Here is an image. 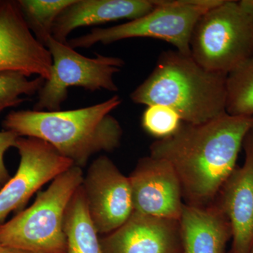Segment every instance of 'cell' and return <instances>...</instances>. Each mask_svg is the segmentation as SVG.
Returning a JSON list of instances; mask_svg holds the SVG:
<instances>
[{
  "mask_svg": "<svg viewBox=\"0 0 253 253\" xmlns=\"http://www.w3.org/2000/svg\"><path fill=\"white\" fill-rule=\"evenodd\" d=\"M191 56L212 72L229 74L253 54V0H221L195 25Z\"/></svg>",
  "mask_w": 253,
  "mask_h": 253,
  "instance_id": "cell-5",
  "label": "cell"
},
{
  "mask_svg": "<svg viewBox=\"0 0 253 253\" xmlns=\"http://www.w3.org/2000/svg\"><path fill=\"white\" fill-rule=\"evenodd\" d=\"M182 123L175 111L163 105L148 106L141 117V126L144 130L157 138V140L175 134Z\"/></svg>",
  "mask_w": 253,
  "mask_h": 253,
  "instance_id": "cell-20",
  "label": "cell"
},
{
  "mask_svg": "<svg viewBox=\"0 0 253 253\" xmlns=\"http://www.w3.org/2000/svg\"><path fill=\"white\" fill-rule=\"evenodd\" d=\"M45 46L51 55L52 66L49 79L38 92L34 110L59 111L73 86L91 91L118 90L114 76L124 66L123 59L99 54L86 57L53 37L47 40Z\"/></svg>",
  "mask_w": 253,
  "mask_h": 253,
  "instance_id": "cell-7",
  "label": "cell"
},
{
  "mask_svg": "<svg viewBox=\"0 0 253 253\" xmlns=\"http://www.w3.org/2000/svg\"><path fill=\"white\" fill-rule=\"evenodd\" d=\"M86 206L99 234L116 231L134 212L129 177L106 156L96 158L83 179Z\"/></svg>",
  "mask_w": 253,
  "mask_h": 253,
  "instance_id": "cell-9",
  "label": "cell"
},
{
  "mask_svg": "<svg viewBox=\"0 0 253 253\" xmlns=\"http://www.w3.org/2000/svg\"><path fill=\"white\" fill-rule=\"evenodd\" d=\"M128 177L134 212L179 220L184 205L182 189L168 161L151 156L141 158Z\"/></svg>",
  "mask_w": 253,
  "mask_h": 253,
  "instance_id": "cell-11",
  "label": "cell"
},
{
  "mask_svg": "<svg viewBox=\"0 0 253 253\" xmlns=\"http://www.w3.org/2000/svg\"><path fill=\"white\" fill-rule=\"evenodd\" d=\"M122 100L114 95L104 102L68 111H11L2 122L4 130L18 136L41 139L74 166L84 167L93 155L119 147L123 131L111 114Z\"/></svg>",
  "mask_w": 253,
  "mask_h": 253,
  "instance_id": "cell-2",
  "label": "cell"
},
{
  "mask_svg": "<svg viewBox=\"0 0 253 253\" xmlns=\"http://www.w3.org/2000/svg\"><path fill=\"white\" fill-rule=\"evenodd\" d=\"M16 174L0 189V224L11 212L22 209L35 193L74 166L51 145L34 137L19 136Z\"/></svg>",
  "mask_w": 253,
  "mask_h": 253,
  "instance_id": "cell-8",
  "label": "cell"
},
{
  "mask_svg": "<svg viewBox=\"0 0 253 253\" xmlns=\"http://www.w3.org/2000/svg\"><path fill=\"white\" fill-rule=\"evenodd\" d=\"M179 221L184 253H224L231 239L230 223L215 203L206 207L184 204Z\"/></svg>",
  "mask_w": 253,
  "mask_h": 253,
  "instance_id": "cell-15",
  "label": "cell"
},
{
  "mask_svg": "<svg viewBox=\"0 0 253 253\" xmlns=\"http://www.w3.org/2000/svg\"></svg>",
  "mask_w": 253,
  "mask_h": 253,
  "instance_id": "cell-25",
  "label": "cell"
},
{
  "mask_svg": "<svg viewBox=\"0 0 253 253\" xmlns=\"http://www.w3.org/2000/svg\"><path fill=\"white\" fill-rule=\"evenodd\" d=\"M68 253H104L86 206L82 185L68 205L64 218Z\"/></svg>",
  "mask_w": 253,
  "mask_h": 253,
  "instance_id": "cell-16",
  "label": "cell"
},
{
  "mask_svg": "<svg viewBox=\"0 0 253 253\" xmlns=\"http://www.w3.org/2000/svg\"><path fill=\"white\" fill-rule=\"evenodd\" d=\"M19 137L11 131H0V189L11 179L4 164L5 153L10 148L16 146V141Z\"/></svg>",
  "mask_w": 253,
  "mask_h": 253,
  "instance_id": "cell-21",
  "label": "cell"
},
{
  "mask_svg": "<svg viewBox=\"0 0 253 253\" xmlns=\"http://www.w3.org/2000/svg\"><path fill=\"white\" fill-rule=\"evenodd\" d=\"M2 253H30L28 252H25V251H19V250L6 249L4 248V251Z\"/></svg>",
  "mask_w": 253,
  "mask_h": 253,
  "instance_id": "cell-22",
  "label": "cell"
},
{
  "mask_svg": "<svg viewBox=\"0 0 253 253\" xmlns=\"http://www.w3.org/2000/svg\"><path fill=\"white\" fill-rule=\"evenodd\" d=\"M75 0H18L17 3L28 27L35 37L45 46L52 37L56 18Z\"/></svg>",
  "mask_w": 253,
  "mask_h": 253,
  "instance_id": "cell-18",
  "label": "cell"
},
{
  "mask_svg": "<svg viewBox=\"0 0 253 253\" xmlns=\"http://www.w3.org/2000/svg\"><path fill=\"white\" fill-rule=\"evenodd\" d=\"M45 80L27 76L16 71L0 72V113L8 108L16 107L26 101V96L39 92Z\"/></svg>",
  "mask_w": 253,
  "mask_h": 253,
  "instance_id": "cell-19",
  "label": "cell"
},
{
  "mask_svg": "<svg viewBox=\"0 0 253 253\" xmlns=\"http://www.w3.org/2000/svg\"><path fill=\"white\" fill-rule=\"evenodd\" d=\"M158 0H75L56 18L52 37L67 43L77 28L121 19L129 21L142 17L157 6Z\"/></svg>",
  "mask_w": 253,
  "mask_h": 253,
  "instance_id": "cell-14",
  "label": "cell"
},
{
  "mask_svg": "<svg viewBox=\"0 0 253 253\" xmlns=\"http://www.w3.org/2000/svg\"><path fill=\"white\" fill-rule=\"evenodd\" d=\"M226 80L227 74L208 71L191 56L168 50L130 98L136 104L168 106L183 123L202 124L226 113Z\"/></svg>",
  "mask_w": 253,
  "mask_h": 253,
  "instance_id": "cell-3",
  "label": "cell"
},
{
  "mask_svg": "<svg viewBox=\"0 0 253 253\" xmlns=\"http://www.w3.org/2000/svg\"><path fill=\"white\" fill-rule=\"evenodd\" d=\"M226 113L253 117V54L227 75Z\"/></svg>",
  "mask_w": 253,
  "mask_h": 253,
  "instance_id": "cell-17",
  "label": "cell"
},
{
  "mask_svg": "<svg viewBox=\"0 0 253 253\" xmlns=\"http://www.w3.org/2000/svg\"><path fill=\"white\" fill-rule=\"evenodd\" d=\"M4 248L2 246H1V244H0V253H2L3 251H4Z\"/></svg>",
  "mask_w": 253,
  "mask_h": 253,
  "instance_id": "cell-23",
  "label": "cell"
},
{
  "mask_svg": "<svg viewBox=\"0 0 253 253\" xmlns=\"http://www.w3.org/2000/svg\"><path fill=\"white\" fill-rule=\"evenodd\" d=\"M104 253H183L179 220L133 212L101 241Z\"/></svg>",
  "mask_w": 253,
  "mask_h": 253,
  "instance_id": "cell-13",
  "label": "cell"
},
{
  "mask_svg": "<svg viewBox=\"0 0 253 253\" xmlns=\"http://www.w3.org/2000/svg\"><path fill=\"white\" fill-rule=\"evenodd\" d=\"M221 0H158L153 11L136 19L112 26L97 28L88 34L72 38L73 49H88L98 43L108 44L123 40L149 38L167 42L181 54L191 56L190 40L195 25L208 10Z\"/></svg>",
  "mask_w": 253,
  "mask_h": 253,
  "instance_id": "cell-6",
  "label": "cell"
},
{
  "mask_svg": "<svg viewBox=\"0 0 253 253\" xmlns=\"http://www.w3.org/2000/svg\"></svg>",
  "mask_w": 253,
  "mask_h": 253,
  "instance_id": "cell-26",
  "label": "cell"
},
{
  "mask_svg": "<svg viewBox=\"0 0 253 253\" xmlns=\"http://www.w3.org/2000/svg\"><path fill=\"white\" fill-rule=\"evenodd\" d=\"M244 164L228 178L216 204L229 219L231 229L229 253H251L253 249V128L243 144Z\"/></svg>",
  "mask_w": 253,
  "mask_h": 253,
  "instance_id": "cell-12",
  "label": "cell"
},
{
  "mask_svg": "<svg viewBox=\"0 0 253 253\" xmlns=\"http://www.w3.org/2000/svg\"><path fill=\"white\" fill-rule=\"evenodd\" d=\"M253 117L224 113L202 124L182 123L175 134L153 142L150 156L168 161L180 181L184 204H214L236 168Z\"/></svg>",
  "mask_w": 253,
  "mask_h": 253,
  "instance_id": "cell-1",
  "label": "cell"
},
{
  "mask_svg": "<svg viewBox=\"0 0 253 253\" xmlns=\"http://www.w3.org/2000/svg\"><path fill=\"white\" fill-rule=\"evenodd\" d=\"M52 58L28 27L17 1H0V72L49 79Z\"/></svg>",
  "mask_w": 253,
  "mask_h": 253,
  "instance_id": "cell-10",
  "label": "cell"
},
{
  "mask_svg": "<svg viewBox=\"0 0 253 253\" xmlns=\"http://www.w3.org/2000/svg\"><path fill=\"white\" fill-rule=\"evenodd\" d=\"M251 253H253V249L252 250V251H251Z\"/></svg>",
  "mask_w": 253,
  "mask_h": 253,
  "instance_id": "cell-24",
  "label": "cell"
},
{
  "mask_svg": "<svg viewBox=\"0 0 253 253\" xmlns=\"http://www.w3.org/2000/svg\"><path fill=\"white\" fill-rule=\"evenodd\" d=\"M83 179L76 166L57 176L31 207L0 224V244L30 253H68L65 214Z\"/></svg>",
  "mask_w": 253,
  "mask_h": 253,
  "instance_id": "cell-4",
  "label": "cell"
}]
</instances>
